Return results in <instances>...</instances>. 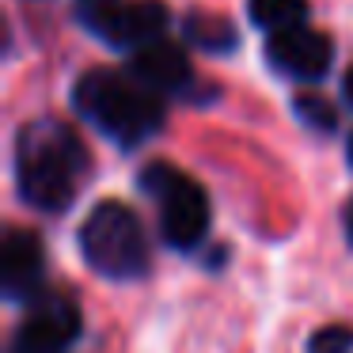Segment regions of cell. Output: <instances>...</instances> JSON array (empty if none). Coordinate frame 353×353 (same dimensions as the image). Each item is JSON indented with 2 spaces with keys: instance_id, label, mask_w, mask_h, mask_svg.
<instances>
[{
  "instance_id": "cell-1",
  "label": "cell",
  "mask_w": 353,
  "mask_h": 353,
  "mask_svg": "<svg viewBox=\"0 0 353 353\" xmlns=\"http://www.w3.org/2000/svg\"><path fill=\"white\" fill-rule=\"evenodd\" d=\"M88 168L80 137L61 122H34L19 133L16 179L23 201L42 213H61L77 198V183Z\"/></svg>"
},
{
  "instance_id": "cell-2",
  "label": "cell",
  "mask_w": 353,
  "mask_h": 353,
  "mask_svg": "<svg viewBox=\"0 0 353 353\" xmlns=\"http://www.w3.org/2000/svg\"><path fill=\"white\" fill-rule=\"evenodd\" d=\"M72 103L95 130L107 133L118 145H141L163 122V103L152 88H145L141 80H125L118 72H107V69L80 77Z\"/></svg>"
},
{
  "instance_id": "cell-3",
  "label": "cell",
  "mask_w": 353,
  "mask_h": 353,
  "mask_svg": "<svg viewBox=\"0 0 353 353\" xmlns=\"http://www.w3.org/2000/svg\"><path fill=\"white\" fill-rule=\"evenodd\" d=\"M80 251H84L88 266L110 281L141 277L148 266L145 224L122 201H99L80 224Z\"/></svg>"
},
{
  "instance_id": "cell-4",
  "label": "cell",
  "mask_w": 353,
  "mask_h": 353,
  "mask_svg": "<svg viewBox=\"0 0 353 353\" xmlns=\"http://www.w3.org/2000/svg\"><path fill=\"white\" fill-rule=\"evenodd\" d=\"M145 190L160 205V232L171 247H194L209 232V198L190 175L171 163H148L141 171Z\"/></svg>"
},
{
  "instance_id": "cell-5",
  "label": "cell",
  "mask_w": 353,
  "mask_h": 353,
  "mask_svg": "<svg viewBox=\"0 0 353 353\" xmlns=\"http://www.w3.org/2000/svg\"><path fill=\"white\" fill-rule=\"evenodd\" d=\"M77 16L114 50H141L163 39L168 8L160 0H77Z\"/></svg>"
},
{
  "instance_id": "cell-6",
  "label": "cell",
  "mask_w": 353,
  "mask_h": 353,
  "mask_svg": "<svg viewBox=\"0 0 353 353\" xmlns=\"http://www.w3.org/2000/svg\"><path fill=\"white\" fill-rule=\"evenodd\" d=\"M77 334H80V312L72 300L61 296L34 300V307L16 330L12 353H61L77 342Z\"/></svg>"
},
{
  "instance_id": "cell-7",
  "label": "cell",
  "mask_w": 353,
  "mask_h": 353,
  "mask_svg": "<svg viewBox=\"0 0 353 353\" xmlns=\"http://www.w3.org/2000/svg\"><path fill=\"white\" fill-rule=\"evenodd\" d=\"M266 57L285 77L319 80L330 69V61H334V46H330L327 34L296 23V27H285V31H274V39L266 46Z\"/></svg>"
},
{
  "instance_id": "cell-8",
  "label": "cell",
  "mask_w": 353,
  "mask_h": 353,
  "mask_svg": "<svg viewBox=\"0 0 353 353\" xmlns=\"http://www.w3.org/2000/svg\"><path fill=\"white\" fill-rule=\"evenodd\" d=\"M42 274H46V259H42V243L34 232L27 228H8L4 243H0V289L16 304H34L42 289Z\"/></svg>"
},
{
  "instance_id": "cell-9",
  "label": "cell",
  "mask_w": 353,
  "mask_h": 353,
  "mask_svg": "<svg viewBox=\"0 0 353 353\" xmlns=\"http://www.w3.org/2000/svg\"><path fill=\"white\" fill-rule=\"evenodd\" d=\"M133 80H141L145 88H152L156 95H168V92H183L190 84L194 69H190V57H186L183 46L168 39H156L148 46L133 50Z\"/></svg>"
},
{
  "instance_id": "cell-10",
  "label": "cell",
  "mask_w": 353,
  "mask_h": 353,
  "mask_svg": "<svg viewBox=\"0 0 353 353\" xmlns=\"http://www.w3.org/2000/svg\"><path fill=\"white\" fill-rule=\"evenodd\" d=\"M251 19L262 31H285V27L304 23L307 16V0H251Z\"/></svg>"
},
{
  "instance_id": "cell-11",
  "label": "cell",
  "mask_w": 353,
  "mask_h": 353,
  "mask_svg": "<svg viewBox=\"0 0 353 353\" xmlns=\"http://www.w3.org/2000/svg\"><path fill=\"white\" fill-rule=\"evenodd\" d=\"M186 34H190L201 50H232L236 46V31H232V23L221 16H190L186 19Z\"/></svg>"
},
{
  "instance_id": "cell-12",
  "label": "cell",
  "mask_w": 353,
  "mask_h": 353,
  "mask_svg": "<svg viewBox=\"0 0 353 353\" xmlns=\"http://www.w3.org/2000/svg\"><path fill=\"white\" fill-rule=\"evenodd\" d=\"M307 353H353V330L350 327H323L312 334Z\"/></svg>"
},
{
  "instance_id": "cell-13",
  "label": "cell",
  "mask_w": 353,
  "mask_h": 353,
  "mask_svg": "<svg viewBox=\"0 0 353 353\" xmlns=\"http://www.w3.org/2000/svg\"><path fill=\"white\" fill-rule=\"evenodd\" d=\"M296 114L304 118L307 125H315V130H334V107L323 103V99H315V95L296 99Z\"/></svg>"
},
{
  "instance_id": "cell-14",
  "label": "cell",
  "mask_w": 353,
  "mask_h": 353,
  "mask_svg": "<svg viewBox=\"0 0 353 353\" xmlns=\"http://www.w3.org/2000/svg\"><path fill=\"white\" fill-rule=\"evenodd\" d=\"M345 232H350V239H353V201L345 205Z\"/></svg>"
},
{
  "instance_id": "cell-15",
  "label": "cell",
  "mask_w": 353,
  "mask_h": 353,
  "mask_svg": "<svg viewBox=\"0 0 353 353\" xmlns=\"http://www.w3.org/2000/svg\"><path fill=\"white\" fill-rule=\"evenodd\" d=\"M342 88H345V95H350V103H353V69L345 72V80H342Z\"/></svg>"
},
{
  "instance_id": "cell-16",
  "label": "cell",
  "mask_w": 353,
  "mask_h": 353,
  "mask_svg": "<svg viewBox=\"0 0 353 353\" xmlns=\"http://www.w3.org/2000/svg\"><path fill=\"white\" fill-rule=\"evenodd\" d=\"M350 160H353V137H350Z\"/></svg>"
}]
</instances>
